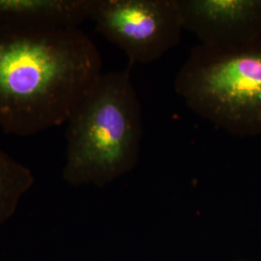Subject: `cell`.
I'll list each match as a JSON object with an SVG mask.
<instances>
[{
    "instance_id": "obj_5",
    "label": "cell",
    "mask_w": 261,
    "mask_h": 261,
    "mask_svg": "<svg viewBox=\"0 0 261 261\" xmlns=\"http://www.w3.org/2000/svg\"><path fill=\"white\" fill-rule=\"evenodd\" d=\"M183 29L200 45L239 48L261 38V0H176Z\"/></svg>"
},
{
    "instance_id": "obj_7",
    "label": "cell",
    "mask_w": 261,
    "mask_h": 261,
    "mask_svg": "<svg viewBox=\"0 0 261 261\" xmlns=\"http://www.w3.org/2000/svg\"><path fill=\"white\" fill-rule=\"evenodd\" d=\"M34 183L30 168L0 149V228L16 214Z\"/></svg>"
},
{
    "instance_id": "obj_4",
    "label": "cell",
    "mask_w": 261,
    "mask_h": 261,
    "mask_svg": "<svg viewBox=\"0 0 261 261\" xmlns=\"http://www.w3.org/2000/svg\"><path fill=\"white\" fill-rule=\"evenodd\" d=\"M90 19L130 65L157 61L180 44L184 30L176 0H93Z\"/></svg>"
},
{
    "instance_id": "obj_6",
    "label": "cell",
    "mask_w": 261,
    "mask_h": 261,
    "mask_svg": "<svg viewBox=\"0 0 261 261\" xmlns=\"http://www.w3.org/2000/svg\"><path fill=\"white\" fill-rule=\"evenodd\" d=\"M93 0H0V28H80Z\"/></svg>"
},
{
    "instance_id": "obj_1",
    "label": "cell",
    "mask_w": 261,
    "mask_h": 261,
    "mask_svg": "<svg viewBox=\"0 0 261 261\" xmlns=\"http://www.w3.org/2000/svg\"><path fill=\"white\" fill-rule=\"evenodd\" d=\"M102 65L81 28H0V128L29 137L67 123Z\"/></svg>"
},
{
    "instance_id": "obj_3",
    "label": "cell",
    "mask_w": 261,
    "mask_h": 261,
    "mask_svg": "<svg viewBox=\"0 0 261 261\" xmlns=\"http://www.w3.org/2000/svg\"><path fill=\"white\" fill-rule=\"evenodd\" d=\"M174 88L190 110L219 129L261 136V38L232 49L199 44L180 68Z\"/></svg>"
},
{
    "instance_id": "obj_2",
    "label": "cell",
    "mask_w": 261,
    "mask_h": 261,
    "mask_svg": "<svg viewBox=\"0 0 261 261\" xmlns=\"http://www.w3.org/2000/svg\"><path fill=\"white\" fill-rule=\"evenodd\" d=\"M142 137L130 68L103 74L67 121L63 179L74 186L112 183L137 166Z\"/></svg>"
}]
</instances>
